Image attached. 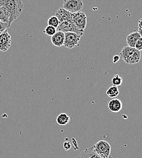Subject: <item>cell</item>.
Masks as SVG:
<instances>
[{"mask_svg":"<svg viewBox=\"0 0 142 158\" xmlns=\"http://www.w3.org/2000/svg\"><path fill=\"white\" fill-rule=\"evenodd\" d=\"M6 7L9 15V27L11 26L12 23L17 20L22 12L24 4L21 0H0Z\"/></svg>","mask_w":142,"mask_h":158,"instance_id":"6da1fadb","label":"cell"},{"mask_svg":"<svg viewBox=\"0 0 142 158\" xmlns=\"http://www.w3.org/2000/svg\"><path fill=\"white\" fill-rule=\"evenodd\" d=\"M95 152L100 156L101 158H110L111 147L110 144L105 141L101 140L96 142L94 145Z\"/></svg>","mask_w":142,"mask_h":158,"instance_id":"7a4b0ae2","label":"cell"},{"mask_svg":"<svg viewBox=\"0 0 142 158\" xmlns=\"http://www.w3.org/2000/svg\"><path fill=\"white\" fill-rule=\"evenodd\" d=\"M65 33V39L63 46L68 49L74 48L79 45L81 35L73 32H67Z\"/></svg>","mask_w":142,"mask_h":158,"instance_id":"3957f363","label":"cell"},{"mask_svg":"<svg viewBox=\"0 0 142 158\" xmlns=\"http://www.w3.org/2000/svg\"><path fill=\"white\" fill-rule=\"evenodd\" d=\"M57 31H62L63 32H73L78 34L82 36L84 31L79 29L73 21H65L60 23L58 27H57Z\"/></svg>","mask_w":142,"mask_h":158,"instance_id":"277c9868","label":"cell"},{"mask_svg":"<svg viewBox=\"0 0 142 158\" xmlns=\"http://www.w3.org/2000/svg\"><path fill=\"white\" fill-rule=\"evenodd\" d=\"M83 7L82 0H63V8L71 13L81 11Z\"/></svg>","mask_w":142,"mask_h":158,"instance_id":"5b68a950","label":"cell"},{"mask_svg":"<svg viewBox=\"0 0 142 158\" xmlns=\"http://www.w3.org/2000/svg\"><path fill=\"white\" fill-rule=\"evenodd\" d=\"M86 15L83 12L79 11L78 12L72 13V21L77 27L81 31H84L86 26Z\"/></svg>","mask_w":142,"mask_h":158,"instance_id":"8992f818","label":"cell"},{"mask_svg":"<svg viewBox=\"0 0 142 158\" xmlns=\"http://www.w3.org/2000/svg\"><path fill=\"white\" fill-rule=\"evenodd\" d=\"M12 39L7 29L0 34V51L6 52L11 46Z\"/></svg>","mask_w":142,"mask_h":158,"instance_id":"52a82bcc","label":"cell"},{"mask_svg":"<svg viewBox=\"0 0 142 158\" xmlns=\"http://www.w3.org/2000/svg\"><path fill=\"white\" fill-rule=\"evenodd\" d=\"M108 110L113 113H117L122 109V102L120 99L113 98L107 104Z\"/></svg>","mask_w":142,"mask_h":158,"instance_id":"ba28073f","label":"cell"},{"mask_svg":"<svg viewBox=\"0 0 142 158\" xmlns=\"http://www.w3.org/2000/svg\"><path fill=\"white\" fill-rule=\"evenodd\" d=\"M55 16L57 17L59 23L65 21H72V13L63 7L59 9L56 12Z\"/></svg>","mask_w":142,"mask_h":158,"instance_id":"9c48e42d","label":"cell"},{"mask_svg":"<svg viewBox=\"0 0 142 158\" xmlns=\"http://www.w3.org/2000/svg\"><path fill=\"white\" fill-rule=\"evenodd\" d=\"M65 39V33L63 32L57 31V32L51 37V41L52 44L58 48L63 45Z\"/></svg>","mask_w":142,"mask_h":158,"instance_id":"30bf717a","label":"cell"},{"mask_svg":"<svg viewBox=\"0 0 142 158\" xmlns=\"http://www.w3.org/2000/svg\"><path fill=\"white\" fill-rule=\"evenodd\" d=\"M140 35L138 32L134 31L126 37V43L128 46L132 48H135L137 40L140 38Z\"/></svg>","mask_w":142,"mask_h":158,"instance_id":"8fae6325","label":"cell"},{"mask_svg":"<svg viewBox=\"0 0 142 158\" xmlns=\"http://www.w3.org/2000/svg\"><path fill=\"white\" fill-rule=\"evenodd\" d=\"M136 50L137 49L135 48L130 47L129 46H125L122 49L121 52H120V56L122 60L125 61L133 53L136 51Z\"/></svg>","mask_w":142,"mask_h":158,"instance_id":"7c38bea8","label":"cell"},{"mask_svg":"<svg viewBox=\"0 0 142 158\" xmlns=\"http://www.w3.org/2000/svg\"><path fill=\"white\" fill-rule=\"evenodd\" d=\"M79 157L84 158H101L100 156L95 152L93 146L88 148H86L83 152H82L81 155L79 156Z\"/></svg>","mask_w":142,"mask_h":158,"instance_id":"4fadbf2b","label":"cell"},{"mask_svg":"<svg viewBox=\"0 0 142 158\" xmlns=\"http://www.w3.org/2000/svg\"><path fill=\"white\" fill-rule=\"evenodd\" d=\"M141 59V51L136 50L125 62L129 64H134L138 63Z\"/></svg>","mask_w":142,"mask_h":158,"instance_id":"5bb4252c","label":"cell"},{"mask_svg":"<svg viewBox=\"0 0 142 158\" xmlns=\"http://www.w3.org/2000/svg\"><path fill=\"white\" fill-rule=\"evenodd\" d=\"M0 21L9 24V15L4 6V5L0 2Z\"/></svg>","mask_w":142,"mask_h":158,"instance_id":"9a60e30c","label":"cell"},{"mask_svg":"<svg viewBox=\"0 0 142 158\" xmlns=\"http://www.w3.org/2000/svg\"><path fill=\"white\" fill-rule=\"evenodd\" d=\"M56 120L59 125L65 126L70 122V118L66 113H61L57 116Z\"/></svg>","mask_w":142,"mask_h":158,"instance_id":"2e32d148","label":"cell"},{"mask_svg":"<svg viewBox=\"0 0 142 158\" xmlns=\"http://www.w3.org/2000/svg\"><path fill=\"white\" fill-rule=\"evenodd\" d=\"M119 90L117 86L112 85L106 91V95L110 98H115L119 95Z\"/></svg>","mask_w":142,"mask_h":158,"instance_id":"e0dca14e","label":"cell"},{"mask_svg":"<svg viewBox=\"0 0 142 158\" xmlns=\"http://www.w3.org/2000/svg\"><path fill=\"white\" fill-rule=\"evenodd\" d=\"M56 32H57V29L56 27L52 26H49V25H48L43 31V32L49 37L53 36Z\"/></svg>","mask_w":142,"mask_h":158,"instance_id":"ac0fdd59","label":"cell"},{"mask_svg":"<svg viewBox=\"0 0 142 158\" xmlns=\"http://www.w3.org/2000/svg\"><path fill=\"white\" fill-rule=\"evenodd\" d=\"M47 23H48V25L53 26L57 29L60 23L56 16H52L48 19Z\"/></svg>","mask_w":142,"mask_h":158,"instance_id":"d6986e66","label":"cell"},{"mask_svg":"<svg viewBox=\"0 0 142 158\" xmlns=\"http://www.w3.org/2000/svg\"><path fill=\"white\" fill-rule=\"evenodd\" d=\"M122 83H123V79L118 74L115 75L111 79L112 85L118 87L122 85Z\"/></svg>","mask_w":142,"mask_h":158,"instance_id":"ffe728a7","label":"cell"},{"mask_svg":"<svg viewBox=\"0 0 142 158\" xmlns=\"http://www.w3.org/2000/svg\"><path fill=\"white\" fill-rule=\"evenodd\" d=\"M8 27H9V24L7 23L0 21V34L2 32H3L5 30H6L7 28Z\"/></svg>","mask_w":142,"mask_h":158,"instance_id":"44dd1931","label":"cell"},{"mask_svg":"<svg viewBox=\"0 0 142 158\" xmlns=\"http://www.w3.org/2000/svg\"><path fill=\"white\" fill-rule=\"evenodd\" d=\"M135 48L137 49V50L142 51V37H140L139 39L137 40L136 46H135Z\"/></svg>","mask_w":142,"mask_h":158,"instance_id":"7402d4cb","label":"cell"},{"mask_svg":"<svg viewBox=\"0 0 142 158\" xmlns=\"http://www.w3.org/2000/svg\"><path fill=\"white\" fill-rule=\"evenodd\" d=\"M63 147L65 151H68L70 149H71V143L68 141H65L63 143Z\"/></svg>","mask_w":142,"mask_h":158,"instance_id":"603a6c76","label":"cell"},{"mask_svg":"<svg viewBox=\"0 0 142 158\" xmlns=\"http://www.w3.org/2000/svg\"><path fill=\"white\" fill-rule=\"evenodd\" d=\"M121 59V56H118V55H115L113 57V62L114 63H116L117 62H118Z\"/></svg>","mask_w":142,"mask_h":158,"instance_id":"cb8c5ba5","label":"cell"},{"mask_svg":"<svg viewBox=\"0 0 142 158\" xmlns=\"http://www.w3.org/2000/svg\"><path fill=\"white\" fill-rule=\"evenodd\" d=\"M138 27H142V18L139 20V21H138Z\"/></svg>","mask_w":142,"mask_h":158,"instance_id":"d4e9b609","label":"cell"},{"mask_svg":"<svg viewBox=\"0 0 142 158\" xmlns=\"http://www.w3.org/2000/svg\"><path fill=\"white\" fill-rule=\"evenodd\" d=\"M138 32H139V34L140 35V37H142V27H139Z\"/></svg>","mask_w":142,"mask_h":158,"instance_id":"484cf974","label":"cell"}]
</instances>
